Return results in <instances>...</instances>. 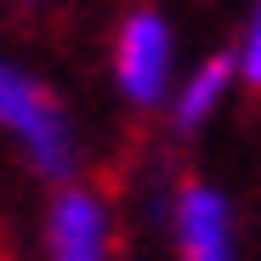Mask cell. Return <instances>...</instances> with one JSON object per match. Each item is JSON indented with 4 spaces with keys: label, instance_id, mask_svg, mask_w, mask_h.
<instances>
[{
    "label": "cell",
    "instance_id": "1",
    "mask_svg": "<svg viewBox=\"0 0 261 261\" xmlns=\"http://www.w3.org/2000/svg\"><path fill=\"white\" fill-rule=\"evenodd\" d=\"M0 125H12L51 176H57V170H68L74 148H68L63 114L46 102V91H40L34 80H23V74H12V68H0Z\"/></svg>",
    "mask_w": 261,
    "mask_h": 261
},
{
    "label": "cell",
    "instance_id": "3",
    "mask_svg": "<svg viewBox=\"0 0 261 261\" xmlns=\"http://www.w3.org/2000/svg\"><path fill=\"white\" fill-rule=\"evenodd\" d=\"M176 233H182V255L188 261H233L227 255V210L210 188H188L182 210H176Z\"/></svg>",
    "mask_w": 261,
    "mask_h": 261
},
{
    "label": "cell",
    "instance_id": "4",
    "mask_svg": "<svg viewBox=\"0 0 261 261\" xmlns=\"http://www.w3.org/2000/svg\"><path fill=\"white\" fill-rule=\"evenodd\" d=\"M51 255L57 261H102V210L85 193H63L51 210Z\"/></svg>",
    "mask_w": 261,
    "mask_h": 261
},
{
    "label": "cell",
    "instance_id": "5",
    "mask_svg": "<svg viewBox=\"0 0 261 261\" xmlns=\"http://www.w3.org/2000/svg\"><path fill=\"white\" fill-rule=\"evenodd\" d=\"M227 74H233V63L227 57H216V63H204L199 68V80L182 91V102H176V119L182 125H199L210 108H216V97H222V85H227Z\"/></svg>",
    "mask_w": 261,
    "mask_h": 261
},
{
    "label": "cell",
    "instance_id": "6",
    "mask_svg": "<svg viewBox=\"0 0 261 261\" xmlns=\"http://www.w3.org/2000/svg\"><path fill=\"white\" fill-rule=\"evenodd\" d=\"M244 80L261 85V12H255V29H250V40H244Z\"/></svg>",
    "mask_w": 261,
    "mask_h": 261
},
{
    "label": "cell",
    "instance_id": "2",
    "mask_svg": "<svg viewBox=\"0 0 261 261\" xmlns=\"http://www.w3.org/2000/svg\"><path fill=\"white\" fill-rule=\"evenodd\" d=\"M165 63H170V40L153 12H137L119 34V80L137 102H153L165 91Z\"/></svg>",
    "mask_w": 261,
    "mask_h": 261
}]
</instances>
